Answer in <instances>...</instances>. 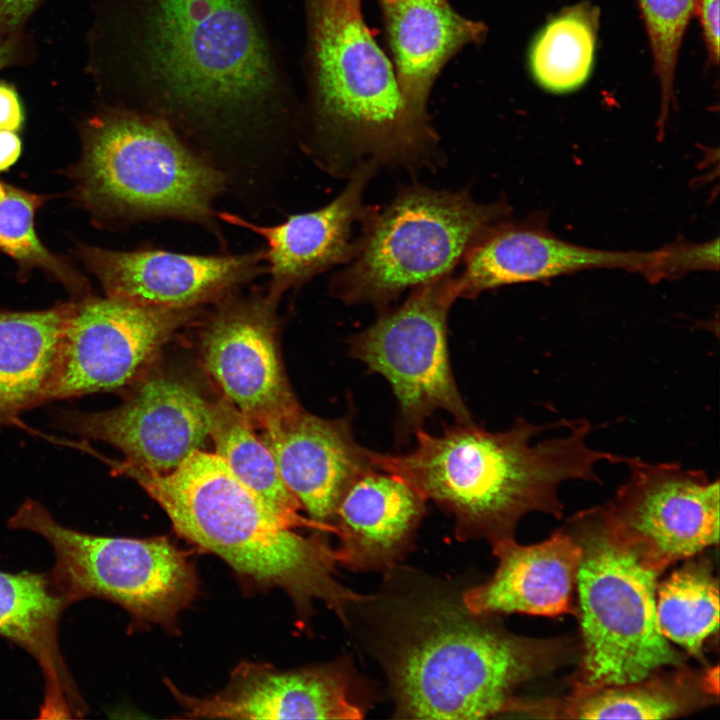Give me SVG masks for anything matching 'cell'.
<instances>
[{"label":"cell","instance_id":"9","mask_svg":"<svg viewBox=\"0 0 720 720\" xmlns=\"http://www.w3.org/2000/svg\"><path fill=\"white\" fill-rule=\"evenodd\" d=\"M8 526L47 540L55 555L49 575L68 605L102 598L124 608L134 625L171 627L198 592L191 561L167 538L77 531L61 525L33 499L18 507Z\"/></svg>","mask_w":720,"mask_h":720},{"label":"cell","instance_id":"2","mask_svg":"<svg viewBox=\"0 0 720 720\" xmlns=\"http://www.w3.org/2000/svg\"><path fill=\"white\" fill-rule=\"evenodd\" d=\"M524 418L504 431L456 422L440 434L415 432V447L405 454L371 452L375 468L398 476L427 501L453 516L461 540L493 543L514 538L520 520L531 512L561 518L560 485L570 480L600 482L601 461L625 463L627 457L592 449L591 425L572 420L569 432L538 443L551 427Z\"/></svg>","mask_w":720,"mask_h":720},{"label":"cell","instance_id":"8","mask_svg":"<svg viewBox=\"0 0 720 720\" xmlns=\"http://www.w3.org/2000/svg\"><path fill=\"white\" fill-rule=\"evenodd\" d=\"M509 212L503 200L482 204L464 189L404 187L365 223L330 292L345 304H368L382 312L405 290L451 274Z\"/></svg>","mask_w":720,"mask_h":720},{"label":"cell","instance_id":"21","mask_svg":"<svg viewBox=\"0 0 720 720\" xmlns=\"http://www.w3.org/2000/svg\"><path fill=\"white\" fill-rule=\"evenodd\" d=\"M427 500L404 480L372 469L341 498L332 521L337 562L353 570L394 564L407 550Z\"/></svg>","mask_w":720,"mask_h":720},{"label":"cell","instance_id":"26","mask_svg":"<svg viewBox=\"0 0 720 720\" xmlns=\"http://www.w3.org/2000/svg\"><path fill=\"white\" fill-rule=\"evenodd\" d=\"M215 452L231 472L292 528H330L299 514L302 506L283 482L276 462L252 425L227 401L213 404Z\"/></svg>","mask_w":720,"mask_h":720},{"label":"cell","instance_id":"10","mask_svg":"<svg viewBox=\"0 0 720 720\" xmlns=\"http://www.w3.org/2000/svg\"><path fill=\"white\" fill-rule=\"evenodd\" d=\"M458 294L453 274L414 288L398 307L382 311L349 339L351 356L390 384L398 402L397 434L405 440L443 410L472 422L449 358L448 315Z\"/></svg>","mask_w":720,"mask_h":720},{"label":"cell","instance_id":"12","mask_svg":"<svg viewBox=\"0 0 720 720\" xmlns=\"http://www.w3.org/2000/svg\"><path fill=\"white\" fill-rule=\"evenodd\" d=\"M197 308H167L120 298L72 302L48 402L121 389L137 376Z\"/></svg>","mask_w":720,"mask_h":720},{"label":"cell","instance_id":"11","mask_svg":"<svg viewBox=\"0 0 720 720\" xmlns=\"http://www.w3.org/2000/svg\"><path fill=\"white\" fill-rule=\"evenodd\" d=\"M628 479L603 506L618 536L649 568L662 573L719 540V481L679 463L628 457Z\"/></svg>","mask_w":720,"mask_h":720},{"label":"cell","instance_id":"20","mask_svg":"<svg viewBox=\"0 0 720 720\" xmlns=\"http://www.w3.org/2000/svg\"><path fill=\"white\" fill-rule=\"evenodd\" d=\"M492 547L497 569L487 582L463 594V605L469 612L485 616L577 615L573 593L581 547L565 526L537 544L520 545L507 538Z\"/></svg>","mask_w":720,"mask_h":720},{"label":"cell","instance_id":"32","mask_svg":"<svg viewBox=\"0 0 720 720\" xmlns=\"http://www.w3.org/2000/svg\"><path fill=\"white\" fill-rule=\"evenodd\" d=\"M23 105L14 85L0 82V131H19L24 124Z\"/></svg>","mask_w":720,"mask_h":720},{"label":"cell","instance_id":"1","mask_svg":"<svg viewBox=\"0 0 720 720\" xmlns=\"http://www.w3.org/2000/svg\"><path fill=\"white\" fill-rule=\"evenodd\" d=\"M88 72L107 107L161 119L196 139L280 129L287 90L251 0H102Z\"/></svg>","mask_w":720,"mask_h":720},{"label":"cell","instance_id":"5","mask_svg":"<svg viewBox=\"0 0 720 720\" xmlns=\"http://www.w3.org/2000/svg\"><path fill=\"white\" fill-rule=\"evenodd\" d=\"M417 616L388 664L398 717L512 713L520 686L580 655L569 639L514 635L464 605H431Z\"/></svg>","mask_w":720,"mask_h":720},{"label":"cell","instance_id":"28","mask_svg":"<svg viewBox=\"0 0 720 720\" xmlns=\"http://www.w3.org/2000/svg\"><path fill=\"white\" fill-rule=\"evenodd\" d=\"M599 10L589 3L564 9L538 35L531 51V69L545 89L562 93L584 83L590 74Z\"/></svg>","mask_w":720,"mask_h":720},{"label":"cell","instance_id":"14","mask_svg":"<svg viewBox=\"0 0 720 720\" xmlns=\"http://www.w3.org/2000/svg\"><path fill=\"white\" fill-rule=\"evenodd\" d=\"M453 275L459 298L502 286L547 281L591 269H622L648 280L668 278L670 251H613L571 243L536 223H505L491 229L467 253Z\"/></svg>","mask_w":720,"mask_h":720},{"label":"cell","instance_id":"6","mask_svg":"<svg viewBox=\"0 0 720 720\" xmlns=\"http://www.w3.org/2000/svg\"><path fill=\"white\" fill-rule=\"evenodd\" d=\"M76 195L103 217L174 218L215 228L225 174L165 121L104 106L82 125Z\"/></svg>","mask_w":720,"mask_h":720},{"label":"cell","instance_id":"19","mask_svg":"<svg viewBox=\"0 0 720 720\" xmlns=\"http://www.w3.org/2000/svg\"><path fill=\"white\" fill-rule=\"evenodd\" d=\"M166 685L192 718L360 719L364 714L352 699L348 676L330 665L282 671L242 662L223 690L205 698L184 694L169 680Z\"/></svg>","mask_w":720,"mask_h":720},{"label":"cell","instance_id":"16","mask_svg":"<svg viewBox=\"0 0 720 720\" xmlns=\"http://www.w3.org/2000/svg\"><path fill=\"white\" fill-rule=\"evenodd\" d=\"M79 256L107 296L179 309L220 299L266 271L264 249L237 255H193L81 247Z\"/></svg>","mask_w":720,"mask_h":720},{"label":"cell","instance_id":"22","mask_svg":"<svg viewBox=\"0 0 720 720\" xmlns=\"http://www.w3.org/2000/svg\"><path fill=\"white\" fill-rule=\"evenodd\" d=\"M68 606L49 573L0 570V636L40 666L45 683L41 718H79L87 712L59 646V620Z\"/></svg>","mask_w":720,"mask_h":720},{"label":"cell","instance_id":"33","mask_svg":"<svg viewBox=\"0 0 720 720\" xmlns=\"http://www.w3.org/2000/svg\"><path fill=\"white\" fill-rule=\"evenodd\" d=\"M696 13L700 19L709 56L712 61L717 63L719 58V0H697Z\"/></svg>","mask_w":720,"mask_h":720},{"label":"cell","instance_id":"13","mask_svg":"<svg viewBox=\"0 0 720 720\" xmlns=\"http://www.w3.org/2000/svg\"><path fill=\"white\" fill-rule=\"evenodd\" d=\"M213 403L189 383L166 375L138 381L124 402L101 412H65L71 433L119 449L122 463L153 473L178 467L210 437Z\"/></svg>","mask_w":720,"mask_h":720},{"label":"cell","instance_id":"25","mask_svg":"<svg viewBox=\"0 0 720 720\" xmlns=\"http://www.w3.org/2000/svg\"><path fill=\"white\" fill-rule=\"evenodd\" d=\"M72 302L33 312H0V427L48 403Z\"/></svg>","mask_w":720,"mask_h":720},{"label":"cell","instance_id":"24","mask_svg":"<svg viewBox=\"0 0 720 720\" xmlns=\"http://www.w3.org/2000/svg\"><path fill=\"white\" fill-rule=\"evenodd\" d=\"M397 68V80L411 111L426 119L434 79L462 46L478 41L483 24L456 13L446 0H380Z\"/></svg>","mask_w":720,"mask_h":720},{"label":"cell","instance_id":"30","mask_svg":"<svg viewBox=\"0 0 720 720\" xmlns=\"http://www.w3.org/2000/svg\"><path fill=\"white\" fill-rule=\"evenodd\" d=\"M648 34L654 70L661 90L664 121L674 99L675 69L686 28L696 14L697 0H638Z\"/></svg>","mask_w":720,"mask_h":720},{"label":"cell","instance_id":"31","mask_svg":"<svg viewBox=\"0 0 720 720\" xmlns=\"http://www.w3.org/2000/svg\"><path fill=\"white\" fill-rule=\"evenodd\" d=\"M43 0H0V41L24 33V26Z\"/></svg>","mask_w":720,"mask_h":720},{"label":"cell","instance_id":"17","mask_svg":"<svg viewBox=\"0 0 720 720\" xmlns=\"http://www.w3.org/2000/svg\"><path fill=\"white\" fill-rule=\"evenodd\" d=\"M261 430V440L302 509L334 532L341 498L355 480L375 469L372 450L357 442L350 418L325 419L301 407Z\"/></svg>","mask_w":720,"mask_h":720},{"label":"cell","instance_id":"15","mask_svg":"<svg viewBox=\"0 0 720 720\" xmlns=\"http://www.w3.org/2000/svg\"><path fill=\"white\" fill-rule=\"evenodd\" d=\"M268 294L226 303L202 338L204 365L254 429L299 408L278 357L274 306Z\"/></svg>","mask_w":720,"mask_h":720},{"label":"cell","instance_id":"27","mask_svg":"<svg viewBox=\"0 0 720 720\" xmlns=\"http://www.w3.org/2000/svg\"><path fill=\"white\" fill-rule=\"evenodd\" d=\"M656 617L667 640L703 661V644L719 625V584L713 565L690 560L659 583Z\"/></svg>","mask_w":720,"mask_h":720},{"label":"cell","instance_id":"18","mask_svg":"<svg viewBox=\"0 0 720 720\" xmlns=\"http://www.w3.org/2000/svg\"><path fill=\"white\" fill-rule=\"evenodd\" d=\"M377 169L374 163L360 165L331 202L314 211L290 215L274 226H260L228 212H218L217 217L266 241L267 294L278 300L285 291L350 261L360 236L354 237V231L375 211L364 203V191Z\"/></svg>","mask_w":720,"mask_h":720},{"label":"cell","instance_id":"4","mask_svg":"<svg viewBox=\"0 0 720 720\" xmlns=\"http://www.w3.org/2000/svg\"><path fill=\"white\" fill-rule=\"evenodd\" d=\"M315 136L307 151L335 176L364 163L418 169L437 161L427 120L406 103L360 0H310Z\"/></svg>","mask_w":720,"mask_h":720},{"label":"cell","instance_id":"34","mask_svg":"<svg viewBox=\"0 0 720 720\" xmlns=\"http://www.w3.org/2000/svg\"><path fill=\"white\" fill-rule=\"evenodd\" d=\"M33 50L32 40L25 33L0 41V71L29 62Z\"/></svg>","mask_w":720,"mask_h":720},{"label":"cell","instance_id":"29","mask_svg":"<svg viewBox=\"0 0 720 720\" xmlns=\"http://www.w3.org/2000/svg\"><path fill=\"white\" fill-rule=\"evenodd\" d=\"M44 197L0 180V251L25 267L47 270L68 289L87 290L86 281L63 260L49 252L37 237L34 217Z\"/></svg>","mask_w":720,"mask_h":720},{"label":"cell","instance_id":"23","mask_svg":"<svg viewBox=\"0 0 720 720\" xmlns=\"http://www.w3.org/2000/svg\"><path fill=\"white\" fill-rule=\"evenodd\" d=\"M621 685L573 689L561 699H520L516 712L542 718L669 719L718 696V667L696 673L686 665Z\"/></svg>","mask_w":720,"mask_h":720},{"label":"cell","instance_id":"3","mask_svg":"<svg viewBox=\"0 0 720 720\" xmlns=\"http://www.w3.org/2000/svg\"><path fill=\"white\" fill-rule=\"evenodd\" d=\"M183 538L223 559L241 577L284 590L298 608L323 601L346 622V609L366 599L335 579L336 549L320 536L293 531L243 484L216 453L194 450L178 467L153 473L123 463Z\"/></svg>","mask_w":720,"mask_h":720},{"label":"cell","instance_id":"7","mask_svg":"<svg viewBox=\"0 0 720 720\" xmlns=\"http://www.w3.org/2000/svg\"><path fill=\"white\" fill-rule=\"evenodd\" d=\"M565 527L581 547L576 588L582 655L573 689L637 682L685 666V655L658 627L660 573L618 538L603 506L575 514Z\"/></svg>","mask_w":720,"mask_h":720},{"label":"cell","instance_id":"35","mask_svg":"<svg viewBox=\"0 0 720 720\" xmlns=\"http://www.w3.org/2000/svg\"><path fill=\"white\" fill-rule=\"evenodd\" d=\"M21 140L13 131H0V172L10 168L21 154Z\"/></svg>","mask_w":720,"mask_h":720}]
</instances>
